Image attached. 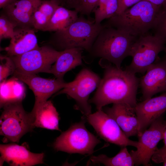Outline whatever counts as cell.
<instances>
[{
    "label": "cell",
    "instance_id": "1",
    "mask_svg": "<svg viewBox=\"0 0 166 166\" xmlns=\"http://www.w3.org/2000/svg\"><path fill=\"white\" fill-rule=\"evenodd\" d=\"M105 68L103 77L89 102L94 104L97 110L110 104H125L135 107L139 83L135 74L110 65Z\"/></svg>",
    "mask_w": 166,
    "mask_h": 166
},
{
    "label": "cell",
    "instance_id": "2",
    "mask_svg": "<svg viewBox=\"0 0 166 166\" xmlns=\"http://www.w3.org/2000/svg\"><path fill=\"white\" fill-rule=\"evenodd\" d=\"M161 8L147 0H141L123 13L108 19L104 26L138 37L153 29Z\"/></svg>",
    "mask_w": 166,
    "mask_h": 166
},
{
    "label": "cell",
    "instance_id": "3",
    "mask_svg": "<svg viewBox=\"0 0 166 166\" xmlns=\"http://www.w3.org/2000/svg\"><path fill=\"white\" fill-rule=\"evenodd\" d=\"M104 27V25L96 24L94 21L80 16L68 27L54 32L48 43L59 51L79 48L90 52L97 37Z\"/></svg>",
    "mask_w": 166,
    "mask_h": 166
},
{
    "label": "cell",
    "instance_id": "4",
    "mask_svg": "<svg viewBox=\"0 0 166 166\" xmlns=\"http://www.w3.org/2000/svg\"><path fill=\"white\" fill-rule=\"evenodd\" d=\"M137 38L121 30L104 26L90 53L120 68L124 59L130 56L132 46Z\"/></svg>",
    "mask_w": 166,
    "mask_h": 166
},
{
    "label": "cell",
    "instance_id": "5",
    "mask_svg": "<svg viewBox=\"0 0 166 166\" xmlns=\"http://www.w3.org/2000/svg\"><path fill=\"white\" fill-rule=\"evenodd\" d=\"M0 118V133L4 142L18 143L35 128L33 116L24 109L22 102L4 105Z\"/></svg>",
    "mask_w": 166,
    "mask_h": 166
},
{
    "label": "cell",
    "instance_id": "6",
    "mask_svg": "<svg viewBox=\"0 0 166 166\" xmlns=\"http://www.w3.org/2000/svg\"><path fill=\"white\" fill-rule=\"evenodd\" d=\"M86 121L83 116L81 121L73 124L62 132L53 143L55 150L70 154H92L96 146L101 141L87 129Z\"/></svg>",
    "mask_w": 166,
    "mask_h": 166
},
{
    "label": "cell",
    "instance_id": "7",
    "mask_svg": "<svg viewBox=\"0 0 166 166\" xmlns=\"http://www.w3.org/2000/svg\"><path fill=\"white\" fill-rule=\"evenodd\" d=\"M165 45L164 40L155 34L147 33L137 37L131 49L132 62L125 69L135 74H144L155 62L159 53L164 50Z\"/></svg>",
    "mask_w": 166,
    "mask_h": 166
},
{
    "label": "cell",
    "instance_id": "8",
    "mask_svg": "<svg viewBox=\"0 0 166 166\" xmlns=\"http://www.w3.org/2000/svg\"><path fill=\"white\" fill-rule=\"evenodd\" d=\"M101 79L90 70L84 68L78 73L74 80L67 83L66 86L56 95L65 94L76 102L75 108L85 117L91 113L89 101V95L98 86Z\"/></svg>",
    "mask_w": 166,
    "mask_h": 166
},
{
    "label": "cell",
    "instance_id": "9",
    "mask_svg": "<svg viewBox=\"0 0 166 166\" xmlns=\"http://www.w3.org/2000/svg\"><path fill=\"white\" fill-rule=\"evenodd\" d=\"M62 51L57 50L48 45L39 46L22 55L10 57L18 71L28 74L50 73L52 64Z\"/></svg>",
    "mask_w": 166,
    "mask_h": 166
},
{
    "label": "cell",
    "instance_id": "10",
    "mask_svg": "<svg viewBox=\"0 0 166 166\" xmlns=\"http://www.w3.org/2000/svg\"><path fill=\"white\" fill-rule=\"evenodd\" d=\"M166 128V121L162 116L153 122L148 129L137 136L136 150L130 152L135 165H150L152 157L158 148L157 145L159 142L163 139Z\"/></svg>",
    "mask_w": 166,
    "mask_h": 166
},
{
    "label": "cell",
    "instance_id": "11",
    "mask_svg": "<svg viewBox=\"0 0 166 166\" xmlns=\"http://www.w3.org/2000/svg\"><path fill=\"white\" fill-rule=\"evenodd\" d=\"M85 117L98 135L105 141L121 147L131 146L136 148L138 141L127 137L116 121L102 109Z\"/></svg>",
    "mask_w": 166,
    "mask_h": 166
},
{
    "label": "cell",
    "instance_id": "12",
    "mask_svg": "<svg viewBox=\"0 0 166 166\" xmlns=\"http://www.w3.org/2000/svg\"><path fill=\"white\" fill-rule=\"evenodd\" d=\"M13 76L27 84L33 92L35 101L33 109L46 102L52 95L65 88L67 83L57 78H45L36 74L25 73L16 69Z\"/></svg>",
    "mask_w": 166,
    "mask_h": 166
},
{
    "label": "cell",
    "instance_id": "13",
    "mask_svg": "<svg viewBox=\"0 0 166 166\" xmlns=\"http://www.w3.org/2000/svg\"><path fill=\"white\" fill-rule=\"evenodd\" d=\"M146 72L140 82L143 101L166 91V58L154 62Z\"/></svg>",
    "mask_w": 166,
    "mask_h": 166
},
{
    "label": "cell",
    "instance_id": "14",
    "mask_svg": "<svg viewBox=\"0 0 166 166\" xmlns=\"http://www.w3.org/2000/svg\"><path fill=\"white\" fill-rule=\"evenodd\" d=\"M0 152L1 166L4 162L14 166H31L44 163V153L32 152L25 146L15 143L1 144Z\"/></svg>",
    "mask_w": 166,
    "mask_h": 166
},
{
    "label": "cell",
    "instance_id": "15",
    "mask_svg": "<svg viewBox=\"0 0 166 166\" xmlns=\"http://www.w3.org/2000/svg\"><path fill=\"white\" fill-rule=\"evenodd\" d=\"M134 109L139 123L138 135L166 111V91L158 96L137 103Z\"/></svg>",
    "mask_w": 166,
    "mask_h": 166
},
{
    "label": "cell",
    "instance_id": "16",
    "mask_svg": "<svg viewBox=\"0 0 166 166\" xmlns=\"http://www.w3.org/2000/svg\"><path fill=\"white\" fill-rule=\"evenodd\" d=\"M104 111L116 121L128 138L138 135L139 123L134 107L125 104H114Z\"/></svg>",
    "mask_w": 166,
    "mask_h": 166
},
{
    "label": "cell",
    "instance_id": "17",
    "mask_svg": "<svg viewBox=\"0 0 166 166\" xmlns=\"http://www.w3.org/2000/svg\"><path fill=\"white\" fill-rule=\"evenodd\" d=\"M42 0H17L2 8L1 12L16 27L34 29L31 22V15Z\"/></svg>",
    "mask_w": 166,
    "mask_h": 166
},
{
    "label": "cell",
    "instance_id": "18",
    "mask_svg": "<svg viewBox=\"0 0 166 166\" xmlns=\"http://www.w3.org/2000/svg\"><path fill=\"white\" fill-rule=\"evenodd\" d=\"M35 30L31 28L16 27L10 44L5 48L7 55H20L38 47Z\"/></svg>",
    "mask_w": 166,
    "mask_h": 166
},
{
    "label": "cell",
    "instance_id": "19",
    "mask_svg": "<svg viewBox=\"0 0 166 166\" xmlns=\"http://www.w3.org/2000/svg\"><path fill=\"white\" fill-rule=\"evenodd\" d=\"M83 49L76 48L62 51L52 65L50 73L53 74L56 78L63 80V77L67 72L82 64Z\"/></svg>",
    "mask_w": 166,
    "mask_h": 166
},
{
    "label": "cell",
    "instance_id": "20",
    "mask_svg": "<svg viewBox=\"0 0 166 166\" xmlns=\"http://www.w3.org/2000/svg\"><path fill=\"white\" fill-rule=\"evenodd\" d=\"M31 113L35 127L61 131L59 127V114L51 101H47L35 109Z\"/></svg>",
    "mask_w": 166,
    "mask_h": 166
},
{
    "label": "cell",
    "instance_id": "21",
    "mask_svg": "<svg viewBox=\"0 0 166 166\" xmlns=\"http://www.w3.org/2000/svg\"><path fill=\"white\" fill-rule=\"evenodd\" d=\"M23 82L14 76L0 82V106L22 102L26 96Z\"/></svg>",
    "mask_w": 166,
    "mask_h": 166
},
{
    "label": "cell",
    "instance_id": "22",
    "mask_svg": "<svg viewBox=\"0 0 166 166\" xmlns=\"http://www.w3.org/2000/svg\"><path fill=\"white\" fill-rule=\"evenodd\" d=\"M78 12L58 6L43 31L57 32L69 26L77 19Z\"/></svg>",
    "mask_w": 166,
    "mask_h": 166
},
{
    "label": "cell",
    "instance_id": "23",
    "mask_svg": "<svg viewBox=\"0 0 166 166\" xmlns=\"http://www.w3.org/2000/svg\"><path fill=\"white\" fill-rule=\"evenodd\" d=\"M90 160L93 164H102L108 166H133L135 165L133 157L126 146L121 147L118 153L114 156L109 157L102 154L93 156Z\"/></svg>",
    "mask_w": 166,
    "mask_h": 166
},
{
    "label": "cell",
    "instance_id": "24",
    "mask_svg": "<svg viewBox=\"0 0 166 166\" xmlns=\"http://www.w3.org/2000/svg\"><path fill=\"white\" fill-rule=\"evenodd\" d=\"M119 0H99L93 10L94 21L97 24L115 15L117 10Z\"/></svg>",
    "mask_w": 166,
    "mask_h": 166
},
{
    "label": "cell",
    "instance_id": "25",
    "mask_svg": "<svg viewBox=\"0 0 166 166\" xmlns=\"http://www.w3.org/2000/svg\"><path fill=\"white\" fill-rule=\"evenodd\" d=\"M99 0H68L65 7L73 8L78 13L89 16Z\"/></svg>",
    "mask_w": 166,
    "mask_h": 166
},
{
    "label": "cell",
    "instance_id": "26",
    "mask_svg": "<svg viewBox=\"0 0 166 166\" xmlns=\"http://www.w3.org/2000/svg\"><path fill=\"white\" fill-rule=\"evenodd\" d=\"M0 81L6 79L13 74L16 69V65L12 58L8 55L0 56Z\"/></svg>",
    "mask_w": 166,
    "mask_h": 166
},
{
    "label": "cell",
    "instance_id": "27",
    "mask_svg": "<svg viewBox=\"0 0 166 166\" xmlns=\"http://www.w3.org/2000/svg\"><path fill=\"white\" fill-rule=\"evenodd\" d=\"M153 29L155 34L160 37L166 45V6L161 8Z\"/></svg>",
    "mask_w": 166,
    "mask_h": 166
},
{
    "label": "cell",
    "instance_id": "28",
    "mask_svg": "<svg viewBox=\"0 0 166 166\" xmlns=\"http://www.w3.org/2000/svg\"><path fill=\"white\" fill-rule=\"evenodd\" d=\"M16 26L7 17L1 12L0 15V41L11 39Z\"/></svg>",
    "mask_w": 166,
    "mask_h": 166
},
{
    "label": "cell",
    "instance_id": "29",
    "mask_svg": "<svg viewBox=\"0 0 166 166\" xmlns=\"http://www.w3.org/2000/svg\"><path fill=\"white\" fill-rule=\"evenodd\" d=\"M49 19L44 14L36 9L31 15L33 28L35 30L43 31L47 26Z\"/></svg>",
    "mask_w": 166,
    "mask_h": 166
},
{
    "label": "cell",
    "instance_id": "30",
    "mask_svg": "<svg viewBox=\"0 0 166 166\" xmlns=\"http://www.w3.org/2000/svg\"><path fill=\"white\" fill-rule=\"evenodd\" d=\"M58 6L57 4L53 0H42L37 9L50 19Z\"/></svg>",
    "mask_w": 166,
    "mask_h": 166
},
{
    "label": "cell",
    "instance_id": "31",
    "mask_svg": "<svg viewBox=\"0 0 166 166\" xmlns=\"http://www.w3.org/2000/svg\"><path fill=\"white\" fill-rule=\"evenodd\" d=\"M164 146L158 148L152 157L151 160L155 163L159 164L163 162L166 157V128L163 134Z\"/></svg>",
    "mask_w": 166,
    "mask_h": 166
},
{
    "label": "cell",
    "instance_id": "32",
    "mask_svg": "<svg viewBox=\"0 0 166 166\" xmlns=\"http://www.w3.org/2000/svg\"><path fill=\"white\" fill-rule=\"evenodd\" d=\"M141 0H119L118 6L116 14L123 13L128 8L137 3Z\"/></svg>",
    "mask_w": 166,
    "mask_h": 166
},
{
    "label": "cell",
    "instance_id": "33",
    "mask_svg": "<svg viewBox=\"0 0 166 166\" xmlns=\"http://www.w3.org/2000/svg\"><path fill=\"white\" fill-rule=\"evenodd\" d=\"M153 4L160 7H163L166 6V0H146Z\"/></svg>",
    "mask_w": 166,
    "mask_h": 166
},
{
    "label": "cell",
    "instance_id": "34",
    "mask_svg": "<svg viewBox=\"0 0 166 166\" xmlns=\"http://www.w3.org/2000/svg\"><path fill=\"white\" fill-rule=\"evenodd\" d=\"M17 0H0V8H3Z\"/></svg>",
    "mask_w": 166,
    "mask_h": 166
},
{
    "label": "cell",
    "instance_id": "35",
    "mask_svg": "<svg viewBox=\"0 0 166 166\" xmlns=\"http://www.w3.org/2000/svg\"><path fill=\"white\" fill-rule=\"evenodd\" d=\"M56 2L59 6H65L68 0H53Z\"/></svg>",
    "mask_w": 166,
    "mask_h": 166
},
{
    "label": "cell",
    "instance_id": "36",
    "mask_svg": "<svg viewBox=\"0 0 166 166\" xmlns=\"http://www.w3.org/2000/svg\"><path fill=\"white\" fill-rule=\"evenodd\" d=\"M163 166H166V157L163 161Z\"/></svg>",
    "mask_w": 166,
    "mask_h": 166
},
{
    "label": "cell",
    "instance_id": "37",
    "mask_svg": "<svg viewBox=\"0 0 166 166\" xmlns=\"http://www.w3.org/2000/svg\"><path fill=\"white\" fill-rule=\"evenodd\" d=\"M164 50L165 52V57L166 58V46L165 47V48Z\"/></svg>",
    "mask_w": 166,
    "mask_h": 166
}]
</instances>
